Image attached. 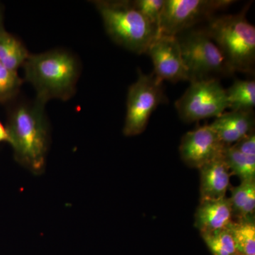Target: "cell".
I'll list each match as a JSON object with an SVG mask.
<instances>
[{
  "label": "cell",
  "mask_w": 255,
  "mask_h": 255,
  "mask_svg": "<svg viewBox=\"0 0 255 255\" xmlns=\"http://www.w3.org/2000/svg\"><path fill=\"white\" fill-rule=\"evenodd\" d=\"M23 67L25 79L34 87L36 98L42 102L46 103L52 99L66 101L75 95L80 65L70 52L55 49L30 54Z\"/></svg>",
  "instance_id": "obj_2"
},
{
  "label": "cell",
  "mask_w": 255,
  "mask_h": 255,
  "mask_svg": "<svg viewBox=\"0 0 255 255\" xmlns=\"http://www.w3.org/2000/svg\"><path fill=\"white\" fill-rule=\"evenodd\" d=\"M249 5L238 14L213 16L204 28L233 73H255V28L246 17Z\"/></svg>",
  "instance_id": "obj_3"
},
{
  "label": "cell",
  "mask_w": 255,
  "mask_h": 255,
  "mask_svg": "<svg viewBox=\"0 0 255 255\" xmlns=\"http://www.w3.org/2000/svg\"><path fill=\"white\" fill-rule=\"evenodd\" d=\"M228 109L231 111H253L255 107V80H236L226 90Z\"/></svg>",
  "instance_id": "obj_16"
},
{
  "label": "cell",
  "mask_w": 255,
  "mask_h": 255,
  "mask_svg": "<svg viewBox=\"0 0 255 255\" xmlns=\"http://www.w3.org/2000/svg\"><path fill=\"white\" fill-rule=\"evenodd\" d=\"M103 20L109 36L117 44L137 53H145L158 31L140 12L133 1H92Z\"/></svg>",
  "instance_id": "obj_4"
},
{
  "label": "cell",
  "mask_w": 255,
  "mask_h": 255,
  "mask_svg": "<svg viewBox=\"0 0 255 255\" xmlns=\"http://www.w3.org/2000/svg\"><path fill=\"white\" fill-rule=\"evenodd\" d=\"M223 157L231 173L241 182L255 179V156L247 155L232 145L225 147Z\"/></svg>",
  "instance_id": "obj_17"
},
{
  "label": "cell",
  "mask_w": 255,
  "mask_h": 255,
  "mask_svg": "<svg viewBox=\"0 0 255 255\" xmlns=\"http://www.w3.org/2000/svg\"><path fill=\"white\" fill-rule=\"evenodd\" d=\"M226 146L210 125L196 128L183 136L179 152L184 163L199 169L209 161L223 155Z\"/></svg>",
  "instance_id": "obj_10"
},
{
  "label": "cell",
  "mask_w": 255,
  "mask_h": 255,
  "mask_svg": "<svg viewBox=\"0 0 255 255\" xmlns=\"http://www.w3.org/2000/svg\"><path fill=\"white\" fill-rule=\"evenodd\" d=\"M254 111H231L217 117L210 127L226 146L232 145L255 131Z\"/></svg>",
  "instance_id": "obj_11"
},
{
  "label": "cell",
  "mask_w": 255,
  "mask_h": 255,
  "mask_svg": "<svg viewBox=\"0 0 255 255\" xmlns=\"http://www.w3.org/2000/svg\"><path fill=\"white\" fill-rule=\"evenodd\" d=\"M199 169L201 175V199L226 197L230 187L231 172L223 155L209 161Z\"/></svg>",
  "instance_id": "obj_13"
},
{
  "label": "cell",
  "mask_w": 255,
  "mask_h": 255,
  "mask_svg": "<svg viewBox=\"0 0 255 255\" xmlns=\"http://www.w3.org/2000/svg\"><path fill=\"white\" fill-rule=\"evenodd\" d=\"M238 252L243 255H255L254 221H237L228 226Z\"/></svg>",
  "instance_id": "obj_18"
},
{
  "label": "cell",
  "mask_w": 255,
  "mask_h": 255,
  "mask_svg": "<svg viewBox=\"0 0 255 255\" xmlns=\"http://www.w3.org/2000/svg\"><path fill=\"white\" fill-rule=\"evenodd\" d=\"M153 64L152 72L159 80L172 82L188 81L187 70L177 37L159 35L145 52Z\"/></svg>",
  "instance_id": "obj_9"
},
{
  "label": "cell",
  "mask_w": 255,
  "mask_h": 255,
  "mask_svg": "<svg viewBox=\"0 0 255 255\" xmlns=\"http://www.w3.org/2000/svg\"><path fill=\"white\" fill-rule=\"evenodd\" d=\"M9 142V136L6 128L0 122V142Z\"/></svg>",
  "instance_id": "obj_23"
},
{
  "label": "cell",
  "mask_w": 255,
  "mask_h": 255,
  "mask_svg": "<svg viewBox=\"0 0 255 255\" xmlns=\"http://www.w3.org/2000/svg\"><path fill=\"white\" fill-rule=\"evenodd\" d=\"M175 108L180 119L187 123L217 118L228 109L226 90L219 80L191 82L175 102Z\"/></svg>",
  "instance_id": "obj_7"
},
{
  "label": "cell",
  "mask_w": 255,
  "mask_h": 255,
  "mask_svg": "<svg viewBox=\"0 0 255 255\" xmlns=\"http://www.w3.org/2000/svg\"><path fill=\"white\" fill-rule=\"evenodd\" d=\"M134 4L149 23L157 29L159 34L164 0H135Z\"/></svg>",
  "instance_id": "obj_21"
},
{
  "label": "cell",
  "mask_w": 255,
  "mask_h": 255,
  "mask_svg": "<svg viewBox=\"0 0 255 255\" xmlns=\"http://www.w3.org/2000/svg\"><path fill=\"white\" fill-rule=\"evenodd\" d=\"M138 78L128 88L127 110L123 132L133 136L144 131L152 112L167 101L163 81L152 73L146 75L139 69Z\"/></svg>",
  "instance_id": "obj_6"
},
{
  "label": "cell",
  "mask_w": 255,
  "mask_h": 255,
  "mask_svg": "<svg viewBox=\"0 0 255 255\" xmlns=\"http://www.w3.org/2000/svg\"><path fill=\"white\" fill-rule=\"evenodd\" d=\"M233 217L238 221H254L255 212V179L241 182L231 189L229 198Z\"/></svg>",
  "instance_id": "obj_14"
},
{
  "label": "cell",
  "mask_w": 255,
  "mask_h": 255,
  "mask_svg": "<svg viewBox=\"0 0 255 255\" xmlns=\"http://www.w3.org/2000/svg\"><path fill=\"white\" fill-rule=\"evenodd\" d=\"M4 30V28H3L2 24V13H1V9L0 7V31Z\"/></svg>",
  "instance_id": "obj_24"
},
{
  "label": "cell",
  "mask_w": 255,
  "mask_h": 255,
  "mask_svg": "<svg viewBox=\"0 0 255 255\" xmlns=\"http://www.w3.org/2000/svg\"><path fill=\"white\" fill-rule=\"evenodd\" d=\"M229 199H201L195 214V227L201 233L225 229L233 222Z\"/></svg>",
  "instance_id": "obj_12"
},
{
  "label": "cell",
  "mask_w": 255,
  "mask_h": 255,
  "mask_svg": "<svg viewBox=\"0 0 255 255\" xmlns=\"http://www.w3.org/2000/svg\"><path fill=\"white\" fill-rule=\"evenodd\" d=\"M235 2L233 0H164L160 35L176 36L198 23L209 21L217 11Z\"/></svg>",
  "instance_id": "obj_8"
},
{
  "label": "cell",
  "mask_w": 255,
  "mask_h": 255,
  "mask_svg": "<svg viewBox=\"0 0 255 255\" xmlns=\"http://www.w3.org/2000/svg\"><path fill=\"white\" fill-rule=\"evenodd\" d=\"M29 55L27 48L18 37L4 29L0 31V64L4 68L17 73Z\"/></svg>",
  "instance_id": "obj_15"
},
{
  "label": "cell",
  "mask_w": 255,
  "mask_h": 255,
  "mask_svg": "<svg viewBox=\"0 0 255 255\" xmlns=\"http://www.w3.org/2000/svg\"><path fill=\"white\" fill-rule=\"evenodd\" d=\"M233 145L247 155L255 156V133L252 132Z\"/></svg>",
  "instance_id": "obj_22"
},
{
  "label": "cell",
  "mask_w": 255,
  "mask_h": 255,
  "mask_svg": "<svg viewBox=\"0 0 255 255\" xmlns=\"http://www.w3.org/2000/svg\"><path fill=\"white\" fill-rule=\"evenodd\" d=\"M22 83V79L17 73L8 70L0 64V103H6L14 100Z\"/></svg>",
  "instance_id": "obj_20"
},
{
  "label": "cell",
  "mask_w": 255,
  "mask_h": 255,
  "mask_svg": "<svg viewBox=\"0 0 255 255\" xmlns=\"http://www.w3.org/2000/svg\"><path fill=\"white\" fill-rule=\"evenodd\" d=\"M180 46L188 81L221 80L234 73L221 50L204 28H192L176 36Z\"/></svg>",
  "instance_id": "obj_5"
},
{
  "label": "cell",
  "mask_w": 255,
  "mask_h": 255,
  "mask_svg": "<svg viewBox=\"0 0 255 255\" xmlns=\"http://www.w3.org/2000/svg\"><path fill=\"white\" fill-rule=\"evenodd\" d=\"M46 104L37 98L21 101L8 113L6 129L15 160L35 175L44 172L50 145Z\"/></svg>",
  "instance_id": "obj_1"
},
{
  "label": "cell",
  "mask_w": 255,
  "mask_h": 255,
  "mask_svg": "<svg viewBox=\"0 0 255 255\" xmlns=\"http://www.w3.org/2000/svg\"><path fill=\"white\" fill-rule=\"evenodd\" d=\"M213 255H240L229 228L201 233Z\"/></svg>",
  "instance_id": "obj_19"
},
{
  "label": "cell",
  "mask_w": 255,
  "mask_h": 255,
  "mask_svg": "<svg viewBox=\"0 0 255 255\" xmlns=\"http://www.w3.org/2000/svg\"><path fill=\"white\" fill-rule=\"evenodd\" d=\"M240 255H243V254H240Z\"/></svg>",
  "instance_id": "obj_25"
}]
</instances>
